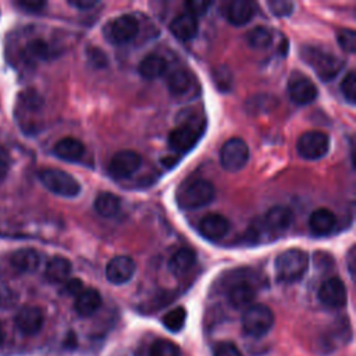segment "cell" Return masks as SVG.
Wrapping results in <instances>:
<instances>
[{
  "label": "cell",
  "mask_w": 356,
  "mask_h": 356,
  "mask_svg": "<svg viewBox=\"0 0 356 356\" xmlns=\"http://www.w3.org/2000/svg\"><path fill=\"white\" fill-rule=\"evenodd\" d=\"M135 261L128 256H115L106 266V277L111 284L121 285L128 282L135 274Z\"/></svg>",
  "instance_id": "7c38bea8"
},
{
  "label": "cell",
  "mask_w": 356,
  "mask_h": 356,
  "mask_svg": "<svg viewBox=\"0 0 356 356\" xmlns=\"http://www.w3.org/2000/svg\"><path fill=\"white\" fill-rule=\"evenodd\" d=\"M202 131L199 125L193 121L182 122L179 127L174 128L168 136L170 147L178 153L189 152L200 139Z\"/></svg>",
  "instance_id": "9c48e42d"
},
{
  "label": "cell",
  "mask_w": 356,
  "mask_h": 356,
  "mask_svg": "<svg viewBox=\"0 0 356 356\" xmlns=\"http://www.w3.org/2000/svg\"><path fill=\"white\" fill-rule=\"evenodd\" d=\"M88 58H89V63L95 68H104L107 65V57L100 49H96V47L89 49L88 50Z\"/></svg>",
  "instance_id": "8d00e7d4"
},
{
  "label": "cell",
  "mask_w": 356,
  "mask_h": 356,
  "mask_svg": "<svg viewBox=\"0 0 356 356\" xmlns=\"http://www.w3.org/2000/svg\"><path fill=\"white\" fill-rule=\"evenodd\" d=\"M53 152L61 160L76 161L83 156L85 146L81 140H78L75 138H71V136H65L54 145Z\"/></svg>",
  "instance_id": "d6986e66"
},
{
  "label": "cell",
  "mask_w": 356,
  "mask_h": 356,
  "mask_svg": "<svg viewBox=\"0 0 356 356\" xmlns=\"http://www.w3.org/2000/svg\"><path fill=\"white\" fill-rule=\"evenodd\" d=\"M254 13L256 6L253 1L249 0H234L228 4L225 10L227 19L235 26H242L248 24L254 17Z\"/></svg>",
  "instance_id": "2e32d148"
},
{
  "label": "cell",
  "mask_w": 356,
  "mask_h": 356,
  "mask_svg": "<svg viewBox=\"0 0 356 356\" xmlns=\"http://www.w3.org/2000/svg\"><path fill=\"white\" fill-rule=\"evenodd\" d=\"M337 40H338L342 50H345L346 53H355L356 33H355L353 29H350V28L339 29L338 35H337Z\"/></svg>",
  "instance_id": "836d02e7"
},
{
  "label": "cell",
  "mask_w": 356,
  "mask_h": 356,
  "mask_svg": "<svg viewBox=\"0 0 356 356\" xmlns=\"http://www.w3.org/2000/svg\"><path fill=\"white\" fill-rule=\"evenodd\" d=\"M7 171H8V164L4 160V157L0 156V179L7 175Z\"/></svg>",
  "instance_id": "ee69618b"
},
{
  "label": "cell",
  "mask_w": 356,
  "mask_h": 356,
  "mask_svg": "<svg viewBox=\"0 0 356 356\" xmlns=\"http://www.w3.org/2000/svg\"><path fill=\"white\" fill-rule=\"evenodd\" d=\"M138 71L143 78L154 79L167 71V61L160 54L150 53L139 63Z\"/></svg>",
  "instance_id": "cb8c5ba5"
},
{
  "label": "cell",
  "mask_w": 356,
  "mask_h": 356,
  "mask_svg": "<svg viewBox=\"0 0 356 356\" xmlns=\"http://www.w3.org/2000/svg\"><path fill=\"white\" fill-rule=\"evenodd\" d=\"M249 160V147L246 142L241 138L228 139L220 150V163L221 167L227 171H239L242 170Z\"/></svg>",
  "instance_id": "52a82bcc"
},
{
  "label": "cell",
  "mask_w": 356,
  "mask_h": 356,
  "mask_svg": "<svg viewBox=\"0 0 356 356\" xmlns=\"http://www.w3.org/2000/svg\"><path fill=\"white\" fill-rule=\"evenodd\" d=\"M214 186L210 181L195 178L184 182L177 191V204L184 210L199 209L214 199Z\"/></svg>",
  "instance_id": "6da1fadb"
},
{
  "label": "cell",
  "mask_w": 356,
  "mask_h": 356,
  "mask_svg": "<svg viewBox=\"0 0 356 356\" xmlns=\"http://www.w3.org/2000/svg\"><path fill=\"white\" fill-rule=\"evenodd\" d=\"M199 29V24L196 17H193L189 13H182L178 14L170 24V31L171 33L179 39V40H191L196 36Z\"/></svg>",
  "instance_id": "e0dca14e"
},
{
  "label": "cell",
  "mask_w": 356,
  "mask_h": 356,
  "mask_svg": "<svg viewBox=\"0 0 356 356\" xmlns=\"http://www.w3.org/2000/svg\"><path fill=\"white\" fill-rule=\"evenodd\" d=\"M44 323L43 312L38 306H24L15 316V325L24 335L38 334Z\"/></svg>",
  "instance_id": "4fadbf2b"
},
{
  "label": "cell",
  "mask_w": 356,
  "mask_h": 356,
  "mask_svg": "<svg viewBox=\"0 0 356 356\" xmlns=\"http://www.w3.org/2000/svg\"><path fill=\"white\" fill-rule=\"evenodd\" d=\"M270 11L277 17H286L293 10V3L286 0H273L267 3Z\"/></svg>",
  "instance_id": "e575fe53"
},
{
  "label": "cell",
  "mask_w": 356,
  "mask_h": 356,
  "mask_svg": "<svg viewBox=\"0 0 356 356\" xmlns=\"http://www.w3.org/2000/svg\"><path fill=\"white\" fill-rule=\"evenodd\" d=\"M337 224L335 214L328 209H316L309 217V227L317 235L330 234Z\"/></svg>",
  "instance_id": "7402d4cb"
},
{
  "label": "cell",
  "mask_w": 356,
  "mask_h": 356,
  "mask_svg": "<svg viewBox=\"0 0 356 356\" xmlns=\"http://www.w3.org/2000/svg\"><path fill=\"white\" fill-rule=\"evenodd\" d=\"M318 299L331 309H339L346 303V288L341 278H327L318 288Z\"/></svg>",
  "instance_id": "30bf717a"
},
{
  "label": "cell",
  "mask_w": 356,
  "mask_h": 356,
  "mask_svg": "<svg viewBox=\"0 0 356 356\" xmlns=\"http://www.w3.org/2000/svg\"><path fill=\"white\" fill-rule=\"evenodd\" d=\"M26 54L35 60H44L50 54L49 44L42 39H33L26 44Z\"/></svg>",
  "instance_id": "d6a6232c"
},
{
  "label": "cell",
  "mask_w": 356,
  "mask_h": 356,
  "mask_svg": "<svg viewBox=\"0 0 356 356\" xmlns=\"http://www.w3.org/2000/svg\"><path fill=\"white\" fill-rule=\"evenodd\" d=\"M100 305H102V296L99 291H96L95 288H86L79 295H76L74 307L79 316L88 317V316H92L100 307Z\"/></svg>",
  "instance_id": "ffe728a7"
},
{
  "label": "cell",
  "mask_w": 356,
  "mask_h": 356,
  "mask_svg": "<svg viewBox=\"0 0 356 356\" xmlns=\"http://www.w3.org/2000/svg\"><path fill=\"white\" fill-rule=\"evenodd\" d=\"M341 93L348 103L355 104V102H356V74L353 70H350L342 79Z\"/></svg>",
  "instance_id": "1f68e13d"
},
{
  "label": "cell",
  "mask_w": 356,
  "mask_h": 356,
  "mask_svg": "<svg viewBox=\"0 0 356 356\" xmlns=\"http://www.w3.org/2000/svg\"><path fill=\"white\" fill-rule=\"evenodd\" d=\"M195 261L196 253L189 248H182L171 256L168 261V268L174 275H182L193 267Z\"/></svg>",
  "instance_id": "484cf974"
},
{
  "label": "cell",
  "mask_w": 356,
  "mask_h": 356,
  "mask_svg": "<svg viewBox=\"0 0 356 356\" xmlns=\"http://www.w3.org/2000/svg\"><path fill=\"white\" fill-rule=\"evenodd\" d=\"M39 179L46 189L63 197H75L81 192V184L71 174L58 168L39 171Z\"/></svg>",
  "instance_id": "277c9868"
},
{
  "label": "cell",
  "mask_w": 356,
  "mask_h": 356,
  "mask_svg": "<svg viewBox=\"0 0 356 356\" xmlns=\"http://www.w3.org/2000/svg\"><path fill=\"white\" fill-rule=\"evenodd\" d=\"M213 356H242V353L235 343L229 341H224V342L216 343L213 349Z\"/></svg>",
  "instance_id": "d590c367"
},
{
  "label": "cell",
  "mask_w": 356,
  "mask_h": 356,
  "mask_svg": "<svg viewBox=\"0 0 356 356\" xmlns=\"http://www.w3.org/2000/svg\"><path fill=\"white\" fill-rule=\"evenodd\" d=\"M139 31V24L136 18L131 14H124L110 19L104 28V38L113 44H124L131 42Z\"/></svg>",
  "instance_id": "8992f818"
},
{
  "label": "cell",
  "mask_w": 356,
  "mask_h": 356,
  "mask_svg": "<svg viewBox=\"0 0 356 356\" xmlns=\"http://www.w3.org/2000/svg\"><path fill=\"white\" fill-rule=\"evenodd\" d=\"M296 150L306 160H318L330 150V138L320 131L305 132L296 143Z\"/></svg>",
  "instance_id": "ba28073f"
},
{
  "label": "cell",
  "mask_w": 356,
  "mask_h": 356,
  "mask_svg": "<svg viewBox=\"0 0 356 356\" xmlns=\"http://www.w3.org/2000/svg\"><path fill=\"white\" fill-rule=\"evenodd\" d=\"M64 291L68 293V295H79L82 291H83V284L81 280L78 278H70L65 281V285H64Z\"/></svg>",
  "instance_id": "ab89813d"
},
{
  "label": "cell",
  "mask_w": 356,
  "mask_h": 356,
  "mask_svg": "<svg viewBox=\"0 0 356 356\" xmlns=\"http://www.w3.org/2000/svg\"><path fill=\"white\" fill-rule=\"evenodd\" d=\"M288 95L293 103L305 106L317 97V88L309 78L300 75L288 82Z\"/></svg>",
  "instance_id": "5bb4252c"
},
{
  "label": "cell",
  "mask_w": 356,
  "mask_h": 356,
  "mask_svg": "<svg viewBox=\"0 0 356 356\" xmlns=\"http://www.w3.org/2000/svg\"><path fill=\"white\" fill-rule=\"evenodd\" d=\"M274 325V313L273 310L261 303L249 306L242 316V328L243 331L253 338L266 335Z\"/></svg>",
  "instance_id": "5b68a950"
},
{
  "label": "cell",
  "mask_w": 356,
  "mask_h": 356,
  "mask_svg": "<svg viewBox=\"0 0 356 356\" xmlns=\"http://www.w3.org/2000/svg\"><path fill=\"white\" fill-rule=\"evenodd\" d=\"M18 6L21 8H24L25 11L35 13V11H40L42 8H44L46 1H43V0H19Z\"/></svg>",
  "instance_id": "60d3db41"
},
{
  "label": "cell",
  "mask_w": 356,
  "mask_h": 356,
  "mask_svg": "<svg viewBox=\"0 0 356 356\" xmlns=\"http://www.w3.org/2000/svg\"><path fill=\"white\" fill-rule=\"evenodd\" d=\"M181 350L179 346L170 341V339H157L152 343L150 350H149V356H179Z\"/></svg>",
  "instance_id": "4dcf8cb0"
},
{
  "label": "cell",
  "mask_w": 356,
  "mask_h": 356,
  "mask_svg": "<svg viewBox=\"0 0 356 356\" xmlns=\"http://www.w3.org/2000/svg\"><path fill=\"white\" fill-rule=\"evenodd\" d=\"M227 71V68L221 67L218 68L217 71H214V81L217 83V86L221 89V90H227V88L231 85V74H228L227 76L224 75Z\"/></svg>",
  "instance_id": "f35d334b"
},
{
  "label": "cell",
  "mask_w": 356,
  "mask_h": 356,
  "mask_svg": "<svg viewBox=\"0 0 356 356\" xmlns=\"http://www.w3.org/2000/svg\"><path fill=\"white\" fill-rule=\"evenodd\" d=\"M302 57L313 67L316 74L323 81L332 79L343 65V61L339 57L314 46H305L302 49Z\"/></svg>",
  "instance_id": "3957f363"
},
{
  "label": "cell",
  "mask_w": 356,
  "mask_h": 356,
  "mask_svg": "<svg viewBox=\"0 0 356 356\" xmlns=\"http://www.w3.org/2000/svg\"><path fill=\"white\" fill-rule=\"evenodd\" d=\"M309 268V254L302 249H286L275 259V274L281 282L300 281Z\"/></svg>",
  "instance_id": "7a4b0ae2"
},
{
  "label": "cell",
  "mask_w": 356,
  "mask_h": 356,
  "mask_svg": "<svg viewBox=\"0 0 356 356\" xmlns=\"http://www.w3.org/2000/svg\"><path fill=\"white\" fill-rule=\"evenodd\" d=\"M346 261H348V270H349V274L350 277L353 278L355 277V267H356V254H355V246H350L349 252H348V257H346Z\"/></svg>",
  "instance_id": "7bdbcfd3"
},
{
  "label": "cell",
  "mask_w": 356,
  "mask_h": 356,
  "mask_svg": "<svg viewBox=\"0 0 356 356\" xmlns=\"http://www.w3.org/2000/svg\"><path fill=\"white\" fill-rule=\"evenodd\" d=\"M121 206L120 197L110 192H102L95 199V210L103 217H113L118 213Z\"/></svg>",
  "instance_id": "83f0119b"
},
{
  "label": "cell",
  "mask_w": 356,
  "mask_h": 356,
  "mask_svg": "<svg viewBox=\"0 0 356 356\" xmlns=\"http://www.w3.org/2000/svg\"><path fill=\"white\" fill-rule=\"evenodd\" d=\"M142 164L140 156L134 150L117 152L108 164V171L115 178H128L139 170Z\"/></svg>",
  "instance_id": "8fae6325"
},
{
  "label": "cell",
  "mask_w": 356,
  "mask_h": 356,
  "mask_svg": "<svg viewBox=\"0 0 356 356\" xmlns=\"http://www.w3.org/2000/svg\"><path fill=\"white\" fill-rule=\"evenodd\" d=\"M68 4L75 8H79V10H89L95 6H97L99 1L97 0H70Z\"/></svg>",
  "instance_id": "b9f144b4"
},
{
  "label": "cell",
  "mask_w": 356,
  "mask_h": 356,
  "mask_svg": "<svg viewBox=\"0 0 356 356\" xmlns=\"http://www.w3.org/2000/svg\"><path fill=\"white\" fill-rule=\"evenodd\" d=\"M211 6L210 1H202V0H193V1H186L185 7H186V13L192 14L193 17L196 15H203L207 8Z\"/></svg>",
  "instance_id": "74e56055"
},
{
  "label": "cell",
  "mask_w": 356,
  "mask_h": 356,
  "mask_svg": "<svg viewBox=\"0 0 356 356\" xmlns=\"http://www.w3.org/2000/svg\"><path fill=\"white\" fill-rule=\"evenodd\" d=\"M185 321H186V310L184 307H181V306L170 310L161 318L163 325L167 330H170L171 332L181 331L184 328V325H185Z\"/></svg>",
  "instance_id": "f1b7e54d"
},
{
  "label": "cell",
  "mask_w": 356,
  "mask_h": 356,
  "mask_svg": "<svg viewBox=\"0 0 356 356\" xmlns=\"http://www.w3.org/2000/svg\"><path fill=\"white\" fill-rule=\"evenodd\" d=\"M11 264L19 273H32L39 267L40 256L35 249L24 248L11 254Z\"/></svg>",
  "instance_id": "44dd1931"
},
{
  "label": "cell",
  "mask_w": 356,
  "mask_h": 356,
  "mask_svg": "<svg viewBox=\"0 0 356 356\" xmlns=\"http://www.w3.org/2000/svg\"><path fill=\"white\" fill-rule=\"evenodd\" d=\"M192 75L189 71L184 70V68H178L175 71H172L168 75V81H167V86L168 90L172 96H184L186 93H189L191 88H192Z\"/></svg>",
  "instance_id": "4316f807"
},
{
  "label": "cell",
  "mask_w": 356,
  "mask_h": 356,
  "mask_svg": "<svg viewBox=\"0 0 356 356\" xmlns=\"http://www.w3.org/2000/svg\"><path fill=\"white\" fill-rule=\"evenodd\" d=\"M71 270H72V266L68 259L63 256H56L47 263L44 274L50 282L58 284V282H65L68 280Z\"/></svg>",
  "instance_id": "d4e9b609"
},
{
  "label": "cell",
  "mask_w": 356,
  "mask_h": 356,
  "mask_svg": "<svg viewBox=\"0 0 356 356\" xmlns=\"http://www.w3.org/2000/svg\"><path fill=\"white\" fill-rule=\"evenodd\" d=\"M3 339H4V334H3V328H1V325H0V345L3 343Z\"/></svg>",
  "instance_id": "f6af8a7d"
},
{
  "label": "cell",
  "mask_w": 356,
  "mask_h": 356,
  "mask_svg": "<svg viewBox=\"0 0 356 356\" xmlns=\"http://www.w3.org/2000/svg\"><path fill=\"white\" fill-rule=\"evenodd\" d=\"M248 44L254 49H266L273 40V33L266 26H256L246 36Z\"/></svg>",
  "instance_id": "f546056e"
},
{
  "label": "cell",
  "mask_w": 356,
  "mask_h": 356,
  "mask_svg": "<svg viewBox=\"0 0 356 356\" xmlns=\"http://www.w3.org/2000/svg\"><path fill=\"white\" fill-rule=\"evenodd\" d=\"M293 221V213L286 206H273L264 216L266 228L274 232H282L291 227Z\"/></svg>",
  "instance_id": "ac0fdd59"
},
{
  "label": "cell",
  "mask_w": 356,
  "mask_h": 356,
  "mask_svg": "<svg viewBox=\"0 0 356 356\" xmlns=\"http://www.w3.org/2000/svg\"><path fill=\"white\" fill-rule=\"evenodd\" d=\"M199 231L204 238L210 241H218L228 234L229 221L218 213H210L200 220Z\"/></svg>",
  "instance_id": "9a60e30c"
},
{
  "label": "cell",
  "mask_w": 356,
  "mask_h": 356,
  "mask_svg": "<svg viewBox=\"0 0 356 356\" xmlns=\"http://www.w3.org/2000/svg\"><path fill=\"white\" fill-rule=\"evenodd\" d=\"M254 289L248 282H238L228 291V302L235 309H248L254 299Z\"/></svg>",
  "instance_id": "603a6c76"
}]
</instances>
